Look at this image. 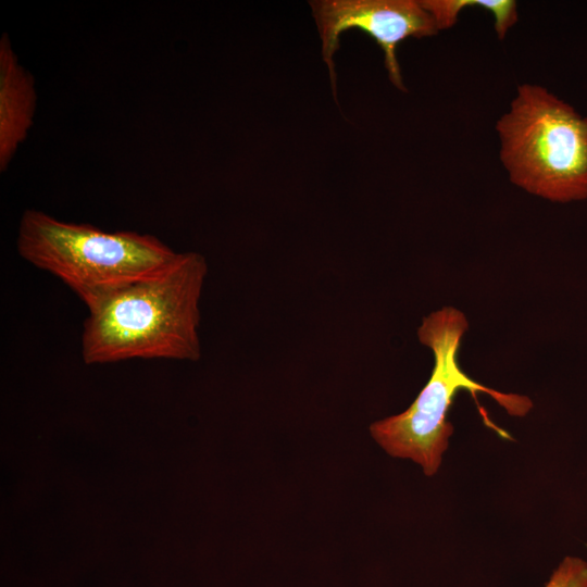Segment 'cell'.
<instances>
[{"instance_id":"cell-7","label":"cell","mask_w":587,"mask_h":587,"mask_svg":"<svg viewBox=\"0 0 587 587\" xmlns=\"http://www.w3.org/2000/svg\"><path fill=\"white\" fill-rule=\"evenodd\" d=\"M545 587H587V561L576 557H565Z\"/></svg>"},{"instance_id":"cell-5","label":"cell","mask_w":587,"mask_h":587,"mask_svg":"<svg viewBox=\"0 0 587 587\" xmlns=\"http://www.w3.org/2000/svg\"><path fill=\"white\" fill-rule=\"evenodd\" d=\"M310 4L334 93L336 70L333 59L341 33L359 28L375 39L384 52L388 77L401 91L407 88L397 59L398 45L410 37L423 38L438 33L433 17L417 0H320Z\"/></svg>"},{"instance_id":"cell-4","label":"cell","mask_w":587,"mask_h":587,"mask_svg":"<svg viewBox=\"0 0 587 587\" xmlns=\"http://www.w3.org/2000/svg\"><path fill=\"white\" fill-rule=\"evenodd\" d=\"M465 315L445 307L423 319L417 336L435 358L432 375L413 403L402 413L377 421L370 426L375 441L391 457L419 463L427 476L434 475L448 448L453 427L447 413L460 390L489 395L510 415L524 416L533 407L529 398L488 388L460 367L457 353L467 329Z\"/></svg>"},{"instance_id":"cell-6","label":"cell","mask_w":587,"mask_h":587,"mask_svg":"<svg viewBox=\"0 0 587 587\" xmlns=\"http://www.w3.org/2000/svg\"><path fill=\"white\" fill-rule=\"evenodd\" d=\"M37 95L8 34L0 38V171H7L33 126Z\"/></svg>"},{"instance_id":"cell-3","label":"cell","mask_w":587,"mask_h":587,"mask_svg":"<svg viewBox=\"0 0 587 587\" xmlns=\"http://www.w3.org/2000/svg\"><path fill=\"white\" fill-rule=\"evenodd\" d=\"M495 128L512 184L554 202L587 198V116L544 86L524 83Z\"/></svg>"},{"instance_id":"cell-1","label":"cell","mask_w":587,"mask_h":587,"mask_svg":"<svg viewBox=\"0 0 587 587\" xmlns=\"http://www.w3.org/2000/svg\"><path fill=\"white\" fill-rule=\"evenodd\" d=\"M205 258L178 252L160 274L135 283L89 312L82 334L86 364L132 359L198 361Z\"/></svg>"},{"instance_id":"cell-2","label":"cell","mask_w":587,"mask_h":587,"mask_svg":"<svg viewBox=\"0 0 587 587\" xmlns=\"http://www.w3.org/2000/svg\"><path fill=\"white\" fill-rule=\"evenodd\" d=\"M20 255L68 286L93 311L117 291L163 272L178 252L155 236L105 232L28 209L16 240Z\"/></svg>"}]
</instances>
